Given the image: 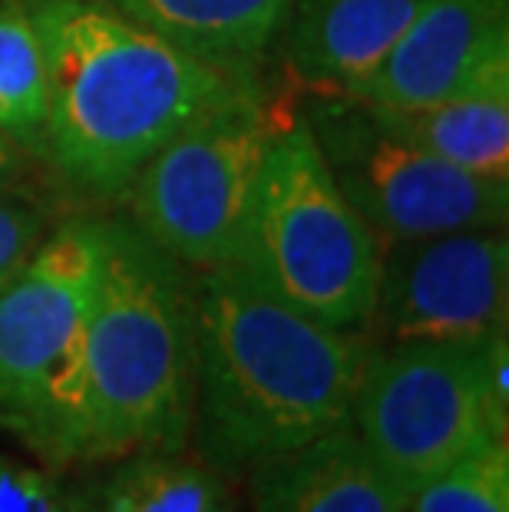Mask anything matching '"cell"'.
I'll return each instance as SVG.
<instances>
[{
  "label": "cell",
  "instance_id": "6da1fadb",
  "mask_svg": "<svg viewBox=\"0 0 509 512\" xmlns=\"http://www.w3.org/2000/svg\"><path fill=\"white\" fill-rule=\"evenodd\" d=\"M189 453L232 483L351 417L371 337L308 318L242 265L189 271Z\"/></svg>",
  "mask_w": 509,
  "mask_h": 512
},
{
  "label": "cell",
  "instance_id": "7a4b0ae2",
  "mask_svg": "<svg viewBox=\"0 0 509 512\" xmlns=\"http://www.w3.org/2000/svg\"><path fill=\"white\" fill-rule=\"evenodd\" d=\"M47 57L43 172L86 212L123 205L156 152L242 83L100 0H30Z\"/></svg>",
  "mask_w": 509,
  "mask_h": 512
},
{
  "label": "cell",
  "instance_id": "3957f363",
  "mask_svg": "<svg viewBox=\"0 0 509 512\" xmlns=\"http://www.w3.org/2000/svg\"><path fill=\"white\" fill-rule=\"evenodd\" d=\"M189 420V268L159 252L119 212H106V258L83 344L73 466L133 450H189Z\"/></svg>",
  "mask_w": 509,
  "mask_h": 512
},
{
  "label": "cell",
  "instance_id": "277c9868",
  "mask_svg": "<svg viewBox=\"0 0 509 512\" xmlns=\"http://www.w3.org/2000/svg\"><path fill=\"white\" fill-rule=\"evenodd\" d=\"M106 258V212L53 219L0 285V433L67 473L80 407L83 344Z\"/></svg>",
  "mask_w": 509,
  "mask_h": 512
},
{
  "label": "cell",
  "instance_id": "5b68a950",
  "mask_svg": "<svg viewBox=\"0 0 509 512\" xmlns=\"http://www.w3.org/2000/svg\"><path fill=\"white\" fill-rule=\"evenodd\" d=\"M232 265L328 328L371 331L381 238L341 195L298 113L268 149Z\"/></svg>",
  "mask_w": 509,
  "mask_h": 512
},
{
  "label": "cell",
  "instance_id": "8992f818",
  "mask_svg": "<svg viewBox=\"0 0 509 512\" xmlns=\"http://www.w3.org/2000/svg\"><path fill=\"white\" fill-rule=\"evenodd\" d=\"M288 116L265 86L238 93L139 169L119 215L182 268L232 265L265 156Z\"/></svg>",
  "mask_w": 509,
  "mask_h": 512
},
{
  "label": "cell",
  "instance_id": "52a82bcc",
  "mask_svg": "<svg viewBox=\"0 0 509 512\" xmlns=\"http://www.w3.org/2000/svg\"><path fill=\"white\" fill-rule=\"evenodd\" d=\"M486 337L371 341L348 423L404 496L486 440H506L486 390Z\"/></svg>",
  "mask_w": 509,
  "mask_h": 512
},
{
  "label": "cell",
  "instance_id": "ba28073f",
  "mask_svg": "<svg viewBox=\"0 0 509 512\" xmlns=\"http://www.w3.org/2000/svg\"><path fill=\"white\" fill-rule=\"evenodd\" d=\"M298 116L341 195L381 242L506 228L509 179L476 176L430 156L344 93H308Z\"/></svg>",
  "mask_w": 509,
  "mask_h": 512
},
{
  "label": "cell",
  "instance_id": "9c48e42d",
  "mask_svg": "<svg viewBox=\"0 0 509 512\" xmlns=\"http://www.w3.org/2000/svg\"><path fill=\"white\" fill-rule=\"evenodd\" d=\"M506 228L381 242L371 341H476L506 328Z\"/></svg>",
  "mask_w": 509,
  "mask_h": 512
},
{
  "label": "cell",
  "instance_id": "30bf717a",
  "mask_svg": "<svg viewBox=\"0 0 509 512\" xmlns=\"http://www.w3.org/2000/svg\"><path fill=\"white\" fill-rule=\"evenodd\" d=\"M506 53V0H424L381 67L348 96L377 110H420L463 90Z\"/></svg>",
  "mask_w": 509,
  "mask_h": 512
},
{
  "label": "cell",
  "instance_id": "8fae6325",
  "mask_svg": "<svg viewBox=\"0 0 509 512\" xmlns=\"http://www.w3.org/2000/svg\"><path fill=\"white\" fill-rule=\"evenodd\" d=\"M424 0H291L281 37L308 93H354L404 34Z\"/></svg>",
  "mask_w": 509,
  "mask_h": 512
},
{
  "label": "cell",
  "instance_id": "7c38bea8",
  "mask_svg": "<svg viewBox=\"0 0 509 512\" xmlns=\"http://www.w3.org/2000/svg\"><path fill=\"white\" fill-rule=\"evenodd\" d=\"M252 512H407L351 423L328 430L245 476Z\"/></svg>",
  "mask_w": 509,
  "mask_h": 512
},
{
  "label": "cell",
  "instance_id": "4fadbf2b",
  "mask_svg": "<svg viewBox=\"0 0 509 512\" xmlns=\"http://www.w3.org/2000/svg\"><path fill=\"white\" fill-rule=\"evenodd\" d=\"M119 17L242 83H262L291 0H100Z\"/></svg>",
  "mask_w": 509,
  "mask_h": 512
},
{
  "label": "cell",
  "instance_id": "5bb4252c",
  "mask_svg": "<svg viewBox=\"0 0 509 512\" xmlns=\"http://www.w3.org/2000/svg\"><path fill=\"white\" fill-rule=\"evenodd\" d=\"M63 476L73 512H242L232 479L189 450H133Z\"/></svg>",
  "mask_w": 509,
  "mask_h": 512
},
{
  "label": "cell",
  "instance_id": "9a60e30c",
  "mask_svg": "<svg viewBox=\"0 0 509 512\" xmlns=\"http://www.w3.org/2000/svg\"><path fill=\"white\" fill-rule=\"evenodd\" d=\"M367 106V103H364ZM371 110L407 143L476 176L509 179V53L420 110Z\"/></svg>",
  "mask_w": 509,
  "mask_h": 512
},
{
  "label": "cell",
  "instance_id": "2e32d148",
  "mask_svg": "<svg viewBox=\"0 0 509 512\" xmlns=\"http://www.w3.org/2000/svg\"><path fill=\"white\" fill-rule=\"evenodd\" d=\"M0 136L43 169L47 57L30 0H0Z\"/></svg>",
  "mask_w": 509,
  "mask_h": 512
},
{
  "label": "cell",
  "instance_id": "e0dca14e",
  "mask_svg": "<svg viewBox=\"0 0 509 512\" xmlns=\"http://www.w3.org/2000/svg\"><path fill=\"white\" fill-rule=\"evenodd\" d=\"M407 512H509L506 440H486L407 496Z\"/></svg>",
  "mask_w": 509,
  "mask_h": 512
},
{
  "label": "cell",
  "instance_id": "ac0fdd59",
  "mask_svg": "<svg viewBox=\"0 0 509 512\" xmlns=\"http://www.w3.org/2000/svg\"><path fill=\"white\" fill-rule=\"evenodd\" d=\"M0 512H73L67 476L0 446Z\"/></svg>",
  "mask_w": 509,
  "mask_h": 512
},
{
  "label": "cell",
  "instance_id": "d6986e66",
  "mask_svg": "<svg viewBox=\"0 0 509 512\" xmlns=\"http://www.w3.org/2000/svg\"><path fill=\"white\" fill-rule=\"evenodd\" d=\"M50 225V209L30 199V192L0 195V285L34 252V245L47 235Z\"/></svg>",
  "mask_w": 509,
  "mask_h": 512
},
{
  "label": "cell",
  "instance_id": "ffe728a7",
  "mask_svg": "<svg viewBox=\"0 0 509 512\" xmlns=\"http://www.w3.org/2000/svg\"><path fill=\"white\" fill-rule=\"evenodd\" d=\"M34 162H30L17 146H10L0 136V195L30 192V176H34Z\"/></svg>",
  "mask_w": 509,
  "mask_h": 512
}]
</instances>
